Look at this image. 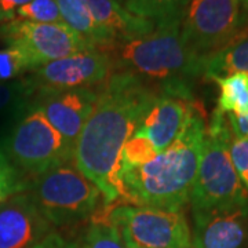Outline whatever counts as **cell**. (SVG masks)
Here are the masks:
<instances>
[{
    "label": "cell",
    "mask_w": 248,
    "mask_h": 248,
    "mask_svg": "<svg viewBox=\"0 0 248 248\" xmlns=\"http://www.w3.org/2000/svg\"><path fill=\"white\" fill-rule=\"evenodd\" d=\"M97 89L40 91L36 93L37 95L32 102L43 112L54 128L75 148L84 124L95 108Z\"/></svg>",
    "instance_id": "obj_12"
},
{
    "label": "cell",
    "mask_w": 248,
    "mask_h": 248,
    "mask_svg": "<svg viewBox=\"0 0 248 248\" xmlns=\"http://www.w3.org/2000/svg\"><path fill=\"white\" fill-rule=\"evenodd\" d=\"M31 0H0V25L13 21L18 9L28 4Z\"/></svg>",
    "instance_id": "obj_29"
},
{
    "label": "cell",
    "mask_w": 248,
    "mask_h": 248,
    "mask_svg": "<svg viewBox=\"0 0 248 248\" xmlns=\"http://www.w3.org/2000/svg\"><path fill=\"white\" fill-rule=\"evenodd\" d=\"M91 16L116 43L130 42L151 33L156 24L137 17L124 6V0H81Z\"/></svg>",
    "instance_id": "obj_15"
},
{
    "label": "cell",
    "mask_w": 248,
    "mask_h": 248,
    "mask_svg": "<svg viewBox=\"0 0 248 248\" xmlns=\"http://www.w3.org/2000/svg\"><path fill=\"white\" fill-rule=\"evenodd\" d=\"M35 94L28 78L11 81H0V112L7 108L28 101V98Z\"/></svg>",
    "instance_id": "obj_25"
},
{
    "label": "cell",
    "mask_w": 248,
    "mask_h": 248,
    "mask_svg": "<svg viewBox=\"0 0 248 248\" xmlns=\"http://www.w3.org/2000/svg\"><path fill=\"white\" fill-rule=\"evenodd\" d=\"M189 0H124V6L137 17L155 24L182 18Z\"/></svg>",
    "instance_id": "obj_19"
},
{
    "label": "cell",
    "mask_w": 248,
    "mask_h": 248,
    "mask_svg": "<svg viewBox=\"0 0 248 248\" xmlns=\"http://www.w3.org/2000/svg\"><path fill=\"white\" fill-rule=\"evenodd\" d=\"M25 182L21 178L19 170L0 151V203L9 197L25 190Z\"/></svg>",
    "instance_id": "obj_24"
},
{
    "label": "cell",
    "mask_w": 248,
    "mask_h": 248,
    "mask_svg": "<svg viewBox=\"0 0 248 248\" xmlns=\"http://www.w3.org/2000/svg\"><path fill=\"white\" fill-rule=\"evenodd\" d=\"M233 134L226 115L215 109L205 130L203 153L190 195L192 211L210 210L248 200L231 157Z\"/></svg>",
    "instance_id": "obj_4"
},
{
    "label": "cell",
    "mask_w": 248,
    "mask_h": 248,
    "mask_svg": "<svg viewBox=\"0 0 248 248\" xmlns=\"http://www.w3.org/2000/svg\"><path fill=\"white\" fill-rule=\"evenodd\" d=\"M61 13L62 21L80 37L87 40L95 48L110 51L117 43L91 16L81 0H55Z\"/></svg>",
    "instance_id": "obj_16"
},
{
    "label": "cell",
    "mask_w": 248,
    "mask_h": 248,
    "mask_svg": "<svg viewBox=\"0 0 248 248\" xmlns=\"http://www.w3.org/2000/svg\"><path fill=\"white\" fill-rule=\"evenodd\" d=\"M28 193L54 228L75 225L93 217L104 199L98 186L73 161L35 177Z\"/></svg>",
    "instance_id": "obj_5"
},
{
    "label": "cell",
    "mask_w": 248,
    "mask_h": 248,
    "mask_svg": "<svg viewBox=\"0 0 248 248\" xmlns=\"http://www.w3.org/2000/svg\"><path fill=\"white\" fill-rule=\"evenodd\" d=\"M53 232L25 190L0 203V248H31Z\"/></svg>",
    "instance_id": "obj_13"
},
{
    "label": "cell",
    "mask_w": 248,
    "mask_h": 248,
    "mask_svg": "<svg viewBox=\"0 0 248 248\" xmlns=\"http://www.w3.org/2000/svg\"><path fill=\"white\" fill-rule=\"evenodd\" d=\"M231 157L240 181L248 195V140H232Z\"/></svg>",
    "instance_id": "obj_26"
},
{
    "label": "cell",
    "mask_w": 248,
    "mask_h": 248,
    "mask_svg": "<svg viewBox=\"0 0 248 248\" xmlns=\"http://www.w3.org/2000/svg\"><path fill=\"white\" fill-rule=\"evenodd\" d=\"M160 94L127 72L115 71L99 86L93 113L73 148V164L93 181L110 205L125 200L120 157Z\"/></svg>",
    "instance_id": "obj_1"
},
{
    "label": "cell",
    "mask_w": 248,
    "mask_h": 248,
    "mask_svg": "<svg viewBox=\"0 0 248 248\" xmlns=\"http://www.w3.org/2000/svg\"><path fill=\"white\" fill-rule=\"evenodd\" d=\"M35 69L27 54L16 47L0 50V81H11Z\"/></svg>",
    "instance_id": "obj_23"
},
{
    "label": "cell",
    "mask_w": 248,
    "mask_h": 248,
    "mask_svg": "<svg viewBox=\"0 0 248 248\" xmlns=\"http://www.w3.org/2000/svg\"><path fill=\"white\" fill-rule=\"evenodd\" d=\"M192 248H247L248 200L192 211Z\"/></svg>",
    "instance_id": "obj_11"
},
{
    "label": "cell",
    "mask_w": 248,
    "mask_h": 248,
    "mask_svg": "<svg viewBox=\"0 0 248 248\" xmlns=\"http://www.w3.org/2000/svg\"><path fill=\"white\" fill-rule=\"evenodd\" d=\"M10 161L29 175L73 161V146L58 133L33 102L18 120L6 142Z\"/></svg>",
    "instance_id": "obj_6"
},
{
    "label": "cell",
    "mask_w": 248,
    "mask_h": 248,
    "mask_svg": "<svg viewBox=\"0 0 248 248\" xmlns=\"http://www.w3.org/2000/svg\"><path fill=\"white\" fill-rule=\"evenodd\" d=\"M243 3V11H244V16L248 19V0H241Z\"/></svg>",
    "instance_id": "obj_30"
},
{
    "label": "cell",
    "mask_w": 248,
    "mask_h": 248,
    "mask_svg": "<svg viewBox=\"0 0 248 248\" xmlns=\"http://www.w3.org/2000/svg\"><path fill=\"white\" fill-rule=\"evenodd\" d=\"M246 19L241 0H189L181 36L187 48L207 57L247 29Z\"/></svg>",
    "instance_id": "obj_8"
},
{
    "label": "cell",
    "mask_w": 248,
    "mask_h": 248,
    "mask_svg": "<svg viewBox=\"0 0 248 248\" xmlns=\"http://www.w3.org/2000/svg\"><path fill=\"white\" fill-rule=\"evenodd\" d=\"M205 130L207 124L199 110L167 149L140 167L120 169L119 178L125 200L133 202L134 205L181 211L190 200Z\"/></svg>",
    "instance_id": "obj_2"
},
{
    "label": "cell",
    "mask_w": 248,
    "mask_h": 248,
    "mask_svg": "<svg viewBox=\"0 0 248 248\" xmlns=\"http://www.w3.org/2000/svg\"><path fill=\"white\" fill-rule=\"evenodd\" d=\"M115 72L112 54L93 48L47 62L28 78L35 93L72 89H97Z\"/></svg>",
    "instance_id": "obj_10"
},
{
    "label": "cell",
    "mask_w": 248,
    "mask_h": 248,
    "mask_svg": "<svg viewBox=\"0 0 248 248\" xmlns=\"http://www.w3.org/2000/svg\"><path fill=\"white\" fill-rule=\"evenodd\" d=\"M0 40L7 47L24 51L35 69L47 62L95 48L65 24H37L22 19L0 25Z\"/></svg>",
    "instance_id": "obj_9"
},
{
    "label": "cell",
    "mask_w": 248,
    "mask_h": 248,
    "mask_svg": "<svg viewBox=\"0 0 248 248\" xmlns=\"http://www.w3.org/2000/svg\"><path fill=\"white\" fill-rule=\"evenodd\" d=\"M107 217L125 239L143 248H192V232L185 214L134 204L107 205Z\"/></svg>",
    "instance_id": "obj_7"
},
{
    "label": "cell",
    "mask_w": 248,
    "mask_h": 248,
    "mask_svg": "<svg viewBox=\"0 0 248 248\" xmlns=\"http://www.w3.org/2000/svg\"><path fill=\"white\" fill-rule=\"evenodd\" d=\"M14 19H22L37 24H63L55 0H31L18 9Z\"/></svg>",
    "instance_id": "obj_22"
},
{
    "label": "cell",
    "mask_w": 248,
    "mask_h": 248,
    "mask_svg": "<svg viewBox=\"0 0 248 248\" xmlns=\"http://www.w3.org/2000/svg\"><path fill=\"white\" fill-rule=\"evenodd\" d=\"M123 237H124V236H123ZM124 240H125V243H127V247H128V248H143V247H140V246H137L135 243L130 241V240L125 239V237H124Z\"/></svg>",
    "instance_id": "obj_31"
},
{
    "label": "cell",
    "mask_w": 248,
    "mask_h": 248,
    "mask_svg": "<svg viewBox=\"0 0 248 248\" xmlns=\"http://www.w3.org/2000/svg\"><path fill=\"white\" fill-rule=\"evenodd\" d=\"M219 87L218 107L225 115L228 113H248V75L234 73L226 78L214 79Z\"/></svg>",
    "instance_id": "obj_18"
},
{
    "label": "cell",
    "mask_w": 248,
    "mask_h": 248,
    "mask_svg": "<svg viewBox=\"0 0 248 248\" xmlns=\"http://www.w3.org/2000/svg\"><path fill=\"white\" fill-rule=\"evenodd\" d=\"M31 248H80V246L76 241L66 239L60 233L53 232Z\"/></svg>",
    "instance_id": "obj_28"
},
{
    "label": "cell",
    "mask_w": 248,
    "mask_h": 248,
    "mask_svg": "<svg viewBox=\"0 0 248 248\" xmlns=\"http://www.w3.org/2000/svg\"><path fill=\"white\" fill-rule=\"evenodd\" d=\"M197 112L193 99L160 94L145 116L138 131L151 140L159 153L177 141Z\"/></svg>",
    "instance_id": "obj_14"
},
{
    "label": "cell",
    "mask_w": 248,
    "mask_h": 248,
    "mask_svg": "<svg viewBox=\"0 0 248 248\" xmlns=\"http://www.w3.org/2000/svg\"><path fill=\"white\" fill-rule=\"evenodd\" d=\"M80 248H128L123 233L115 223L101 215L90 223Z\"/></svg>",
    "instance_id": "obj_20"
},
{
    "label": "cell",
    "mask_w": 248,
    "mask_h": 248,
    "mask_svg": "<svg viewBox=\"0 0 248 248\" xmlns=\"http://www.w3.org/2000/svg\"><path fill=\"white\" fill-rule=\"evenodd\" d=\"M181 21L160 22L148 35L117 43L109 51L115 71L133 75L159 94L193 99V83L203 78L204 57L186 47Z\"/></svg>",
    "instance_id": "obj_3"
},
{
    "label": "cell",
    "mask_w": 248,
    "mask_h": 248,
    "mask_svg": "<svg viewBox=\"0 0 248 248\" xmlns=\"http://www.w3.org/2000/svg\"><path fill=\"white\" fill-rule=\"evenodd\" d=\"M228 122L233 138L248 140V113H228Z\"/></svg>",
    "instance_id": "obj_27"
},
{
    "label": "cell",
    "mask_w": 248,
    "mask_h": 248,
    "mask_svg": "<svg viewBox=\"0 0 248 248\" xmlns=\"http://www.w3.org/2000/svg\"><path fill=\"white\" fill-rule=\"evenodd\" d=\"M234 73L248 75V28L203 60V78L214 80Z\"/></svg>",
    "instance_id": "obj_17"
},
{
    "label": "cell",
    "mask_w": 248,
    "mask_h": 248,
    "mask_svg": "<svg viewBox=\"0 0 248 248\" xmlns=\"http://www.w3.org/2000/svg\"><path fill=\"white\" fill-rule=\"evenodd\" d=\"M157 152L155 149L152 141L141 131H135L133 137L127 141L122 151L120 157V169L140 167L151 161Z\"/></svg>",
    "instance_id": "obj_21"
}]
</instances>
